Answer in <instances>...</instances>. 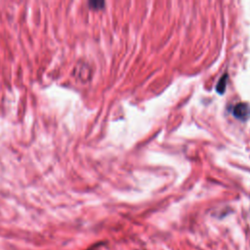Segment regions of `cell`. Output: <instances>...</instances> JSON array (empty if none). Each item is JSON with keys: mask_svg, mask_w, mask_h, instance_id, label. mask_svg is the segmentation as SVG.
<instances>
[{"mask_svg": "<svg viewBox=\"0 0 250 250\" xmlns=\"http://www.w3.org/2000/svg\"><path fill=\"white\" fill-rule=\"evenodd\" d=\"M233 114L235 118L239 119H246L250 114V109L246 104L239 103L234 107Z\"/></svg>", "mask_w": 250, "mask_h": 250, "instance_id": "6da1fadb", "label": "cell"}, {"mask_svg": "<svg viewBox=\"0 0 250 250\" xmlns=\"http://www.w3.org/2000/svg\"><path fill=\"white\" fill-rule=\"evenodd\" d=\"M228 75L225 74L223 77H221L220 81L217 84V91L219 93H224L225 89H226V85H227V81H228Z\"/></svg>", "mask_w": 250, "mask_h": 250, "instance_id": "7a4b0ae2", "label": "cell"}]
</instances>
